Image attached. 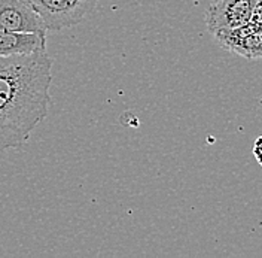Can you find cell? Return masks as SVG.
Masks as SVG:
<instances>
[{
  "instance_id": "cell-1",
  "label": "cell",
  "mask_w": 262,
  "mask_h": 258,
  "mask_svg": "<svg viewBox=\"0 0 262 258\" xmlns=\"http://www.w3.org/2000/svg\"><path fill=\"white\" fill-rule=\"evenodd\" d=\"M52 65L47 51L0 57V152L21 148L47 118Z\"/></svg>"
},
{
  "instance_id": "cell-2",
  "label": "cell",
  "mask_w": 262,
  "mask_h": 258,
  "mask_svg": "<svg viewBox=\"0 0 262 258\" xmlns=\"http://www.w3.org/2000/svg\"><path fill=\"white\" fill-rule=\"evenodd\" d=\"M36 12L43 19L49 32H61L78 26L90 15L98 0H29Z\"/></svg>"
},
{
  "instance_id": "cell-3",
  "label": "cell",
  "mask_w": 262,
  "mask_h": 258,
  "mask_svg": "<svg viewBox=\"0 0 262 258\" xmlns=\"http://www.w3.org/2000/svg\"><path fill=\"white\" fill-rule=\"evenodd\" d=\"M256 0H214L206 12L209 32L238 29L252 23Z\"/></svg>"
},
{
  "instance_id": "cell-4",
  "label": "cell",
  "mask_w": 262,
  "mask_h": 258,
  "mask_svg": "<svg viewBox=\"0 0 262 258\" xmlns=\"http://www.w3.org/2000/svg\"><path fill=\"white\" fill-rule=\"evenodd\" d=\"M0 30L47 33L43 19L29 0H0Z\"/></svg>"
},
{
  "instance_id": "cell-5",
  "label": "cell",
  "mask_w": 262,
  "mask_h": 258,
  "mask_svg": "<svg viewBox=\"0 0 262 258\" xmlns=\"http://www.w3.org/2000/svg\"><path fill=\"white\" fill-rule=\"evenodd\" d=\"M213 37L222 48L229 52L252 60L262 58V32L253 23H249L238 29L213 33Z\"/></svg>"
},
{
  "instance_id": "cell-6",
  "label": "cell",
  "mask_w": 262,
  "mask_h": 258,
  "mask_svg": "<svg viewBox=\"0 0 262 258\" xmlns=\"http://www.w3.org/2000/svg\"><path fill=\"white\" fill-rule=\"evenodd\" d=\"M47 51V33L0 30V57L26 55Z\"/></svg>"
},
{
  "instance_id": "cell-7",
  "label": "cell",
  "mask_w": 262,
  "mask_h": 258,
  "mask_svg": "<svg viewBox=\"0 0 262 258\" xmlns=\"http://www.w3.org/2000/svg\"><path fill=\"white\" fill-rule=\"evenodd\" d=\"M252 23L259 26L262 23V0L255 2V8H253V14H252Z\"/></svg>"
},
{
  "instance_id": "cell-8",
  "label": "cell",
  "mask_w": 262,
  "mask_h": 258,
  "mask_svg": "<svg viewBox=\"0 0 262 258\" xmlns=\"http://www.w3.org/2000/svg\"><path fill=\"white\" fill-rule=\"evenodd\" d=\"M253 155H255V158H256V162L259 163V166L262 167V136H259L256 141H255V144H253Z\"/></svg>"
},
{
  "instance_id": "cell-9",
  "label": "cell",
  "mask_w": 262,
  "mask_h": 258,
  "mask_svg": "<svg viewBox=\"0 0 262 258\" xmlns=\"http://www.w3.org/2000/svg\"><path fill=\"white\" fill-rule=\"evenodd\" d=\"M258 27H259V29H261V32H262V23H261V24H259V26H258Z\"/></svg>"
}]
</instances>
